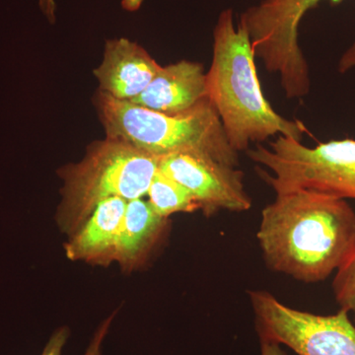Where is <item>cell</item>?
Segmentation results:
<instances>
[{"label": "cell", "instance_id": "obj_1", "mask_svg": "<svg viewBox=\"0 0 355 355\" xmlns=\"http://www.w3.org/2000/svg\"><path fill=\"white\" fill-rule=\"evenodd\" d=\"M257 239L268 268L317 284L336 272L355 243V211L323 191L277 193L261 211Z\"/></svg>", "mask_w": 355, "mask_h": 355}, {"label": "cell", "instance_id": "obj_2", "mask_svg": "<svg viewBox=\"0 0 355 355\" xmlns=\"http://www.w3.org/2000/svg\"><path fill=\"white\" fill-rule=\"evenodd\" d=\"M254 60L246 28L235 25L232 9H224L214 29L212 60L205 81L207 98L238 153L247 151L252 144L279 135L302 141L307 132L302 121L289 120L272 108L263 94Z\"/></svg>", "mask_w": 355, "mask_h": 355}, {"label": "cell", "instance_id": "obj_3", "mask_svg": "<svg viewBox=\"0 0 355 355\" xmlns=\"http://www.w3.org/2000/svg\"><path fill=\"white\" fill-rule=\"evenodd\" d=\"M94 104L109 139L125 142L156 158L193 153L232 167L239 166V153L229 144L209 98L180 113L153 111L100 90Z\"/></svg>", "mask_w": 355, "mask_h": 355}, {"label": "cell", "instance_id": "obj_4", "mask_svg": "<svg viewBox=\"0 0 355 355\" xmlns=\"http://www.w3.org/2000/svg\"><path fill=\"white\" fill-rule=\"evenodd\" d=\"M157 171L158 158L130 144L109 137L92 142L80 162L60 172V227L71 236L104 200L144 198Z\"/></svg>", "mask_w": 355, "mask_h": 355}, {"label": "cell", "instance_id": "obj_5", "mask_svg": "<svg viewBox=\"0 0 355 355\" xmlns=\"http://www.w3.org/2000/svg\"><path fill=\"white\" fill-rule=\"evenodd\" d=\"M246 153L256 164L270 170L259 173L275 195L307 189L355 200V139L330 140L309 147L279 135L270 146L256 144Z\"/></svg>", "mask_w": 355, "mask_h": 355}, {"label": "cell", "instance_id": "obj_6", "mask_svg": "<svg viewBox=\"0 0 355 355\" xmlns=\"http://www.w3.org/2000/svg\"><path fill=\"white\" fill-rule=\"evenodd\" d=\"M323 0H261L240 16L257 58L266 71L279 76L287 99H301L310 93L309 64L299 44V29L308 11ZM340 3L343 0H329Z\"/></svg>", "mask_w": 355, "mask_h": 355}, {"label": "cell", "instance_id": "obj_7", "mask_svg": "<svg viewBox=\"0 0 355 355\" xmlns=\"http://www.w3.org/2000/svg\"><path fill=\"white\" fill-rule=\"evenodd\" d=\"M259 338L297 355H355V324L349 312L318 315L289 307L272 293L249 292Z\"/></svg>", "mask_w": 355, "mask_h": 355}, {"label": "cell", "instance_id": "obj_8", "mask_svg": "<svg viewBox=\"0 0 355 355\" xmlns=\"http://www.w3.org/2000/svg\"><path fill=\"white\" fill-rule=\"evenodd\" d=\"M158 170L190 191L205 216L220 210L247 211L252 198L244 173L203 154L178 153L158 158Z\"/></svg>", "mask_w": 355, "mask_h": 355}, {"label": "cell", "instance_id": "obj_9", "mask_svg": "<svg viewBox=\"0 0 355 355\" xmlns=\"http://www.w3.org/2000/svg\"><path fill=\"white\" fill-rule=\"evenodd\" d=\"M161 65L139 44L128 39L109 40L93 73L100 91L123 101H132L146 90Z\"/></svg>", "mask_w": 355, "mask_h": 355}, {"label": "cell", "instance_id": "obj_10", "mask_svg": "<svg viewBox=\"0 0 355 355\" xmlns=\"http://www.w3.org/2000/svg\"><path fill=\"white\" fill-rule=\"evenodd\" d=\"M207 98L202 65L183 60L161 67L146 90L128 102L161 113H180Z\"/></svg>", "mask_w": 355, "mask_h": 355}, {"label": "cell", "instance_id": "obj_11", "mask_svg": "<svg viewBox=\"0 0 355 355\" xmlns=\"http://www.w3.org/2000/svg\"><path fill=\"white\" fill-rule=\"evenodd\" d=\"M128 200L112 198L98 205L65 245L71 261L108 266L114 261V248L127 209Z\"/></svg>", "mask_w": 355, "mask_h": 355}, {"label": "cell", "instance_id": "obj_12", "mask_svg": "<svg viewBox=\"0 0 355 355\" xmlns=\"http://www.w3.org/2000/svg\"><path fill=\"white\" fill-rule=\"evenodd\" d=\"M168 219L156 214L148 200H128L114 248V261L125 270L141 266L167 230Z\"/></svg>", "mask_w": 355, "mask_h": 355}, {"label": "cell", "instance_id": "obj_13", "mask_svg": "<svg viewBox=\"0 0 355 355\" xmlns=\"http://www.w3.org/2000/svg\"><path fill=\"white\" fill-rule=\"evenodd\" d=\"M146 196H148V202L156 214L163 218L168 219V217L180 212L191 214L200 210V205L190 191L159 170Z\"/></svg>", "mask_w": 355, "mask_h": 355}, {"label": "cell", "instance_id": "obj_14", "mask_svg": "<svg viewBox=\"0 0 355 355\" xmlns=\"http://www.w3.org/2000/svg\"><path fill=\"white\" fill-rule=\"evenodd\" d=\"M333 291L340 309L349 312L355 324V243L335 272Z\"/></svg>", "mask_w": 355, "mask_h": 355}, {"label": "cell", "instance_id": "obj_15", "mask_svg": "<svg viewBox=\"0 0 355 355\" xmlns=\"http://www.w3.org/2000/svg\"><path fill=\"white\" fill-rule=\"evenodd\" d=\"M69 331L67 328H60L53 333L50 340L46 343L42 355H62L65 343L69 338Z\"/></svg>", "mask_w": 355, "mask_h": 355}, {"label": "cell", "instance_id": "obj_16", "mask_svg": "<svg viewBox=\"0 0 355 355\" xmlns=\"http://www.w3.org/2000/svg\"><path fill=\"white\" fill-rule=\"evenodd\" d=\"M114 315H111L108 319L103 322L101 326L99 327L97 331L95 333L94 338L92 342L89 345L87 352L84 355H101V345L105 336L108 333L110 326H111L112 321H113Z\"/></svg>", "mask_w": 355, "mask_h": 355}, {"label": "cell", "instance_id": "obj_17", "mask_svg": "<svg viewBox=\"0 0 355 355\" xmlns=\"http://www.w3.org/2000/svg\"><path fill=\"white\" fill-rule=\"evenodd\" d=\"M355 69V39L338 60V70L340 73H347Z\"/></svg>", "mask_w": 355, "mask_h": 355}, {"label": "cell", "instance_id": "obj_18", "mask_svg": "<svg viewBox=\"0 0 355 355\" xmlns=\"http://www.w3.org/2000/svg\"><path fill=\"white\" fill-rule=\"evenodd\" d=\"M261 355H287L279 343L260 340Z\"/></svg>", "mask_w": 355, "mask_h": 355}, {"label": "cell", "instance_id": "obj_19", "mask_svg": "<svg viewBox=\"0 0 355 355\" xmlns=\"http://www.w3.org/2000/svg\"><path fill=\"white\" fill-rule=\"evenodd\" d=\"M40 6L51 22L55 20V0H40Z\"/></svg>", "mask_w": 355, "mask_h": 355}, {"label": "cell", "instance_id": "obj_20", "mask_svg": "<svg viewBox=\"0 0 355 355\" xmlns=\"http://www.w3.org/2000/svg\"><path fill=\"white\" fill-rule=\"evenodd\" d=\"M144 1V0H123L121 6L128 11H137L139 10Z\"/></svg>", "mask_w": 355, "mask_h": 355}]
</instances>
